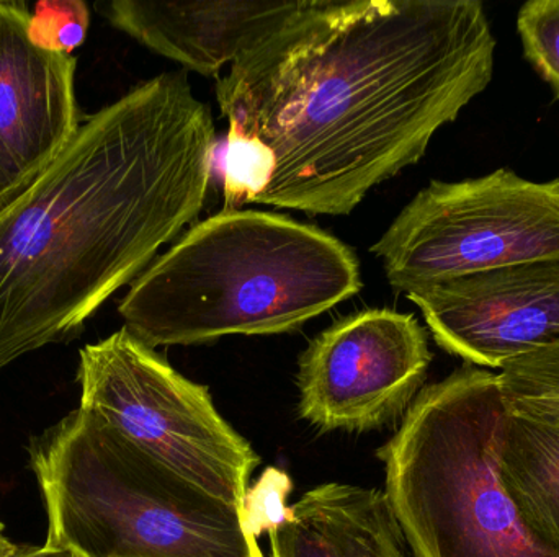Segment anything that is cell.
Segmentation results:
<instances>
[{"label": "cell", "instance_id": "obj_18", "mask_svg": "<svg viewBox=\"0 0 559 557\" xmlns=\"http://www.w3.org/2000/svg\"><path fill=\"white\" fill-rule=\"evenodd\" d=\"M20 546H16L15 543L10 542L3 536V533L0 532V557H12L19 553Z\"/></svg>", "mask_w": 559, "mask_h": 557}, {"label": "cell", "instance_id": "obj_14", "mask_svg": "<svg viewBox=\"0 0 559 557\" xmlns=\"http://www.w3.org/2000/svg\"><path fill=\"white\" fill-rule=\"evenodd\" d=\"M498 376L511 414L559 425V340L514 360Z\"/></svg>", "mask_w": 559, "mask_h": 557}, {"label": "cell", "instance_id": "obj_19", "mask_svg": "<svg viewBox=\"0 0 559 557\" xmlns=\"http://www.w3.org/2000/svg\"><path fill=\"white\" fill-rule=\"evenodd\" d=\"M0 532H3V523L0 522Z\"/></svg>", "mask_w": 559, "mask_h": 557}, {"label": "cell", "instance_id": "obj_10", "mask_svg": "<svg viewBox=\"0 0 559 557\" xmlns=\"http://www.w3.org/2000/svg\"><path fill=\"white\" fill-rule=\"evenodd\" d=\"M29 7L0 0V208L45 172L81 128L74 56L28 38Z\"/></svg>", "mask_w": 559, "mask_h": 557}, {"label": "cell", "instance_id": "obj_9", "mask_svg": "<svg viewBox=\"0 0 559 557\" xmlns=\"http://www.w3.org/2000/svg\"><path fill=\"white\" fill-rule=\"evenodd\" d=\"M440 349L499 370L559 340V261L439 281L406 294Z\"/></svg>", "mask_w": 559, "mask_h": 557}, {"label": "cell", "instance_id": "obj_4", "mask_svg": "<svg viewBox=\"0 0 559 557\" xmlns=\"http://www.w3.org/2000/svg\"><path fill=\"white\" fill-rule=\"evenodd\" d=\"M45 546L78 557H264L246 510L78 408L29 440Z\"/></svg>", "mask_w": 559, "mask_h": 557}, {"label": "cell", "instance_id": "obj_6", "mask_svg": "<svg viewBox=\"0 0 559 557\" xmlns=\"http://www.w3.org/2000/svg\"><path fill=\"white\" fill-rule=\"evenodd\" d=\"M371 252L396 293L479 271L559 261V179L534 182L511 169L430 182Z\"/></svg>", "mask_w": 559, "mask_h": 557}, {"label": "cell", "instance_id": "obj_5", "mask_svg": "<svg viewBox=\"0 0 559 557\" xmlns=\"http://www.w3.org/2000/svg\"><path fill=\"white\" fill-rule=\"evenodd\" d=\"M509 409L498 373L463 365L427 386L377 457L416 557H557L522 523L502 483Z\"/></svg>", "mask_w": 559, "mask_h": 557}, {"label": "cell", "instance_id": "obj_11", "mask_svg": "<svg viewBox=\"0 0 559 557\" xmlns=\"http://www.w3.org/2000/svg\"><path fill=\"white\" fill-rule=\"evenodd\" d=\"M301 2H138L98 3L102 15L151 51L199 74L218 75Z\"/></svg>", "mask_w": 559, "mask_h": 557}, {"label": "cell", "instance_id": "obj_3", "mask_svg": "<svg viewBox=\"0 0 559 557\" xmlns=\"http://www.w3.org/2000/svg\"><path fill=\"white\" fill-rule=\"evenodd\" d=\"M337 238L277 213L225 209L193 226L118 306L151 349L292 332L360 291Z\"/></svg>", "mask_w": 559, "mask_h": 557}, {"label": "cell", "instance_id": "obj_1", "mask_svg": "<svg viewBox=\"0 0 559 557\" xmlns=\"http://www.w3.org/2000/svg\"><path fill=\"white\" fill-rule=\"evenodd\" d=\"M479 0H302L216 82L228 136L271 159L255 205L348 215L488 88Z\"/></svg>", "mask_w": 559, "mask_h": 557}, {"label": "cell", "instance_id": "obj_2", "mask_svg": "<svg viewBox=\"0 0 559 557\" xmlns=\"http://www.w3.org/2000/svg\"><path fill=\"white\" fill-rule=\"evenodd\" d=\"M212 110L183 71L82 121L64 153L0 208V372L66 342L199 218Z\"/></svg>", "mask_w": 559, "mask_h": 557}, {"label": "cell", "instance_id": "obj_8", "mask_svg": "<svg viewBox=\"0 0 559 557\" xmlns=\"http://www.w3.org/2000/svg\"><path fill=\"white\" fill-rule=\"evenodd\" d=\"M430 362L413 314L358 311L322 330L299 359V415L321 432L377 431L406 414Z\"/></svg>", "mask_w": 559, "mask_h": 557}, {"label": "cell", "instance_id": "obj_17", "mask_svg": "<svg viewBox=\"0 0 559 557\" xmlns=\"http://www.w3.org/2000/svg\"><path fill=\"white\" fill-rule=\"evenodd\" d=\"M12 557H78L69 552H62V549H52L48 546L43 548H33V546H20L19 553Z\"/></svg>", "mask_w": 559, "mask_h": 557}, {"label": "cell", "instance_id": "obj_7", "mask_svg": "<svg viewBox=\"0 0 559 557\" xmlns=\"http://www.w3.org/2000/svg\"><path fill=\"white\" fill-rule=\"evenodd\" d=\"M81 405L151 457L229 506L245 509L261 458L156 350L120 329L79 353Z\"/></svg>", "mask_w": 559, "mask_h": 557}, {"label": "cell", "instance_id": "obj_15", "mask_svg": "<svg viewBox=\"0 0 559 557\" xmlns=\"http://www.w3.org/2000/svg\"><path fill=\"white\" fill-rule=\"evenodd\" d=\"M525 59L559 97V0H531L518 13Z\"/></svg>", "mask_w": 559, "mask_h": 557}, {"label": "cell", "instance_id": "obj_16", "mask_svg": "<svg viewBox=\"0 0 559 557\" xmlns=\"http://www.w3.org/2000/svg\"><path fill=\"white\" fill-rule=\"evenodd\" d=\"M91 12L81 0H41L29 13L28 38L43 51L72 56L85 41Z\"/></svg>", "mask_w": 559, "mask_h": 557}, {"label": "cell", "instance_id": "obj_12", "mask_svg": "<svg viewBox=\"0 0 559 557\" xmlns=\"http://www.w3.org/2000/svg\"><path fill=\"white\" fill-rule=\"evenodd\" d=\"M267 532L272 557H407L386 494L350 484L308 491Z\"/></svg>", "mask_w": 559, "mask_h": 557}, {"label": "cell", "instance_id": "obj_13", "mask_svg": "<svg viewBox=\"0 0 559 557\" xmlns=\"http://www.w3.org/2000/svg\"><path fill=\"white\" fill-rule=\"evenodd\" d=\"M501 476L525 529L559 557V425L509 412Z\"/></svg>", "mask_w": 559, "mask_h": 557}]
</instances>
